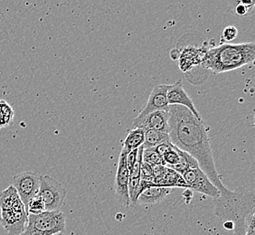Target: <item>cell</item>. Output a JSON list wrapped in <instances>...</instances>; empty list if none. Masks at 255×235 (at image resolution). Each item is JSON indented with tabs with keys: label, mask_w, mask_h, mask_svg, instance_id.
Masks as SVG:
<instances>
[{
	"label": "cell",
	"mask_w": 255,
	"mask_h": 235,
	"mask_svg": "<svg viewBox=\"0 0 255 235\" xmlns=\"http://www.w3.org/2000/svg\"><path fill=\"white\" fill-rule=\"evenodd\" d=\"M168 105H180L187 110H189L193 115L197 118H202L200 114L196 108L192 99L188 96L185 91L181 81H178L176 84H171L167 93Z\"/></svg>",
	"instance_id": "13"
},
{
	"label": "cell",
	"mask_w": 255,
	"mask_h": 235,
	"mask_svg": "<svg viewBox=\"0 0 255 235\" xmlns=\"http://www.w3.org/2000/svg\"><path fill=\"white\" fill-rule=\"evenodd\" d=\"M142 161L149 164L152 167L163 165L161 157L157 154L155 148L143 149Z\"/></svg>",
	"instance_id": "22"
},
{
	"label": "cell",
	"mask_w": 255,
	"mask_h": 235,
	"mask_svg": "<svg viewBox=\"0 0 255 235\" xmlns=\"http://www.w3.org/2000/svg\"><path fill=\"white\" fill-rule=\"evenodd\" d=\"M15 112L4 100L0 101V129L9 126L14 119Z\"/></svg>",
	"instance_id": "20"
},
{
	"label": "cell",
	"mask_w": 255,
	"mask_h": 235,
	"mask_svg": "<svg viewBox=\"0 0 255 235\" xmlns=\"http://www.w3.org/2000/svg\"><path fill=\"white\" fill-rule=\"evenodd\" d=\"M237 35H238V30H237L236 26H234V25L226 26V28L223 31V33H222L221 40H220L221 44L236 39Z\"/></svg>",
	"instance_id": "23"
},
{
	"label": "cell",
	"mask_w": 255,
	"mask_h": 235,
	"mask_svg": "<svg viewBox=\"0 0 255 235\" xmlns=\"http://www.w3.org/2000/svg\"><path fill=\"white\" fill-rule=\"evenodd\" d=\"M170 187L166 186H153L144 189L139 196H137L136 204L153 206L163 201V199L171 193Z\"/></svg>",
	"instance_id": "14"
},
{
	"label": "cell",
	"mask_w": 255,
	"mask_h": 235,
	"mask_svg": "<svg viewBox=\"0 0 255 235\" xmlns=\"http://www.w3.org/2000/svg\"><path fill=\"white\" fill-rule=\"evenodd\" d=\"M132 126L133 128H141L144 131L154 129L168 134V112L159 111L142 117L137 116L133 119Z\"/></svg>",
	"instance_id": "11"
},
{
	"label": "cell",
	"mask_w": 255,
	"mask_h": 235,
	"mask_svg": "<svg viewBox=\"0 0 255 235\" xmlns=\"http://www.w3.org/2000/svg\"><path fill=\"white\" fill-rule=\"evenodd\" d=\"M64 235V233H61V234H57V235Z\"/></svg>",
	"instance_id": "27"
},
{
	"label": "cell",
	"mask_w": 255,
	"mask_h": 235,
	"mask_svg": "<svg viewBox=\"0 0 255 235\" xmlns=\"http://www.w3.org/2000/svg\"><path fill=\"white\" fill-rule=\"evenodd\" d=\"M24 206L19 196L12 186L0 192V209L1 211L10 210Z\"/></svg>",
	"instance_id": "16"
},
{
	"label": "cell",
	"mask_w": 255,
	"mask_h": 235,
	"mask_svg": "<svg viewBox=\"0 0 255 235\" xmlns=\"http://www.w3.org/2000/svg\"><path fill=\"white\" fill-rule=\"evenodd\" d=\"M144 133L145 131L141 128L131 129L123 142L122 150L128 155L129 152L141 147L144 143Z\"/></svg>",
	"instance_id": "18"
},
{
	"label": "cell",
	"mask_w": 255,
	"mask_h": 235,
	"mask_svg": "<svg viewBox=\"0 0 255 235\" xmlns=\"http://www.w3.org/2000/svg\"><path fill=\"white\" fill-rule=\"evenodd\" d=\"M216 216L220 220L230 221L234 224V235H246V221L248 216L255 214V196L253 189L243 186L235 191L221 194L214 199Z\"/></svg>",
	"instance_id": "2"
},
{
	"label": "cell",
	"mask_w": 255,
	"mask_h": 235,
	"mask_svg": "<svg viewBox=\"0 0 255 235\" xmlns=\"http://www.w3.org/2000/svg\"><path fill=\"white\" fill-rule=\"evenodd\" d=\"M168 128L170 142L196 159L199 168L219 190L220 195L228 191L216 170L207 128L203 118L195 117L189 110L183 106L169 105Z\"/></svg>",
	"instance_id": "1"
},
{
	"label": "cell",
	"mask_w": 255,
	"mask_h": 235,
	"mask_svg": "<svg viewBox=\"0 0 255 235\" xmlns=\"http://www.w3.org/2000/svg\"><path fill=\"white\" fill-rule=\"evenodd\" d=\"M155 150L161 157L164 167L173 169L180 175L187 169L199 167L195 158L186 152L179 150L171 142L158 145L155 147Z\"/></svg>",
	"instance_id": "5"
},
{
	"label": "cell",
	"mask_w": 255,
	"mask_h": 235,
	"mask_svg": "<svg viewBox=\"0 0 255 235\" xmlns=\"http://www.w3.org/2000/svg\"><path fill=\"white\" fill-rule=\"evenodd\" d=\"M127 154L125 152H121L119 158L118 169L114 182L115 196L119 203L123 206H129V196H128V178L129 170L128 169L126 163Z\"/></svg>",
	"instance_id": "10"
},
{
	"label": "cell",
	"mask_w": 255,
	"mask_h": 235,
	"mask_svg": "<svg viewBox=\"0 0 255 235\" xmlns=\"http://www.w3.org/2000/svg\"><path fill=\"white\" fill-rule=\"evenodd\" d=\"M168 142H170V139L167 133L160 132L154 129H147L144 133L143 149L155 148L158 145Z\"/></svg>",
	"instance_id": "17"
},
{
	"label": "cell",
	"mask_w": 255,
	"mask_h": 235,
	"mask_svg": "<svg viewBox=\"0 0 255 235\" xmlns=\"http://www.w3.org/2000/svg\"><path fill=\"white\" fill-rule=\"evenodd\" d=\"M181 176L187 183L188 189L211 196L213 199L220 196L219 190L212 184L209 178L199 167L187 169Z\"/></svg>",
	"instance_id": "8"
},
{
	"label": "cell",
	"mask_w": 255,
	"mask_h": 235,
	"mask_svg": "<svg viewBox=\"0 0 255 235\" xmlns=\"http://www.w3.org/2000/svg\"><path fill=\"white\" fill-rule=\"evenodd\" d=\"M66 195V189L59 182L48 175H41L37 196L44 202L45 212L60 211Z\"/></svg>",
	"instance_id": "6"
},
{
	"label": "cell",
	"mask_w": 255,
	"mask_h": 235,
	"mask_svg": "<svg viewBox=\"0 0 255 235\" xmlns=\"http://www.w3.org/2000/svg\"><path fill=\"white\" fill-rule=\"evenodd\" d=\"M255 59V43L223 44L207 49L201 64L216 74H222L251 64Z\"/></svg>",
	"instance_id": "3"
},
{
	"label": "cell",
	"mask_w": 255,
	"mask_h": 235,
	"mask_svg": "<svg viewBox=\"0 0 255 235\" xmlns=\"http://www.w3.org/2000/svg\"><path fill=\"white\" fill-rule=\"evenodd\" d=\"M183 197H184V199L186 200V203L188 204L190 200L192 199V197H193V192L190 189H188L187 188L184 193H183Z\"/></svg>",
	"instance_id": "25"
},
{
	"label": "cell",
	"mask_w": 255,
	"mask_h": 235,
	"mask_svg": "<svg viewBox=\"0 0 255 235\" xmlns=\"http://www.w3.org/2000/svg\"><path fill=\"white\" fill-rule=\"evenodd\" d=\"M206 51V48H196L194 46H188L184 49L179 56V66L182 71L187 72L192 66L201 64Z\"/></svg>",
	"instance_id": "15"
},
{
	"label": "cell",
	"mask_w": 255,
	"mask_h": 235,
	"mask_svg": "<svg viewBox=\"0 0 255 235\" xmlns=\"http://www.w3.org/2000/svg\"><path fill=\"white\" fill-rule=\"evenodd\" d=\"M169 87L170 85L168 84L156 85L149 94L146 106L139 112L137 116L142 117L149 113L159 111L168 112L169 105L167 103V93Z\"/></svg>",
	"instance_id": "12"
},
{
	"label": "cell",
	"mask_w": 255,
	"mask_h": 235,
	"mask_svg": "<svg viewBox=\"0 0 255 235\" xmlns=\"http://www.w3.org/2000/svg\"><path fill=\"white\" fill-rule=\"evenodd\" d=\"M224 227L227 229V230L229 231H234V224L230 222V221H226V222H224Z\"/></svg>",
	"instance_id": "26"
},
{
	"label": "cell",
	"mask_w": 255,
	"mask_h": 235,
	"mask_svg": "<svg viewBox=\"0 0 255 235\" xmlns=\"http://www.w3.org/2000/svg\"><path fill=\"white\" fill-rule=\"evenodd\" d=\"M65 231V216L60 211L28 215V223L22 235H55Z\"/></svg>",
	"instance_id": "4"
},
{
	"label": "cell",
	"mask_w": 255,
	"mask_h": 235,
	"mask_svg": "<svg viewBox=\"0 0 255 235\" xmlns=\"http://www.w3.org/2000/svg\"><path fill=\"white\" fill-rule=\"evenodd\" d=\"M40 177L41 175L39 173L34 171L22 172L12 177L11 186L17 192L25 210L30 200L38 194Z\"/></svg>",
	"instance_id": "7"
},
{
	"label": "cell",
	"mask_w": 255,
	"mask_h": 235,
	"mask_svg": "<svg viewBox=\"0 0 255 235\" xmlns=\"http://www.w3.org/2000/svg\"><path fill=\"white\" fill-rule=\"evenodd\" d=\"M25 212L27 215H39L44 213L45 212L44 202L39 196H34V198L31 199L28 203Z\"/></svg>",
	"instance_id": "21"
},
{
	"label": "cell",
	"mask_w": 255,
	"mask_h": 235,
	"mask_svg": "<svg viewBox=\"0 0 255 235\" xmlns=\"http://www.w3.org/2000/svg\"><path fill=\"white\" fill-rule=\"evenodd\" d=\"M255 2L253 0H241L229 2L228 11L238 16L250 15L255 9Z\"/></svg>",
	"instance_id": "19"
},
{
	"label": "cell",
	"mask_w": 255,
	"mask_h": 235,
	"mask_svg": "<svg viewBox=\"0 0 255 235\" xmlns=\"http://www.w3.org/2000/svg\"><path fill=\"white\" fill-rule=\"evenodd\" d=\"M137 151H138V148L137 149H134L131 152H129L127 155L126 157V163H127L128 169L130 170L132 168L135 162L137 160Z\"/></svg>",
	"instance_id": "24"
},
{
	"label": "cell",
	"mask_w": 255,
	"mask_h": 235,
	"mask_svg": "<svg viewBox=\"0 0 255 235\" xmlns=\"http://www.w3.org/2000/svg\"><path fill=\"white\" fill-rule=\"evenodd\" d=\"M0 223L7 235H23L28 223V215L25 212V206L1 211Z\"/></svg>",
	"instance_id": "9"
}]
</instances>
